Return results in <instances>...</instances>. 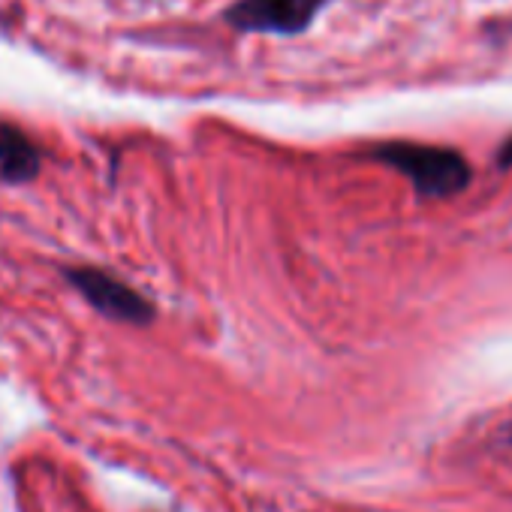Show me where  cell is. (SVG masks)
I'll return each mask as SVG.
<instances>
[{"label": "cell", "instance_id": "obj_2", "mask_svg": "<svg viewBox=\"0 0 512 512\" xmlns=\"http://www.w3.org/2000/svg\"><path fill=\"white\" fill-rule=\"evenodd\" d=\"M67 278L100 314L112 320L133 323V326H148L154 320L151 302H145L136 290H130L127 284H121L118 278L100 269H73L67 272Z\"/></svg>", "mask_w": 512, "mask_h": 512}, {"label": "cell", "instance_id": "obj_3", "mask_svg": "<svg viewBox=\"0 0 512 512\" xmlns=\"http://www.w3.org/2000/svg\"><path fill=\"white\" fill-rule=\"evenodd\" d=\"M323 0H238L226 19L238 31L263 34H299L305 31Z\"/></svg>", "mask_w": 512, "mask_h": 512}, {"label": "cell", "instance_id": "obj_5", "mask_svg": "<svg viewBox=\"0 0 512 512\" xmlns=\"http://www.w3.org/2000/svg\"><path fill=\"white\" fill-rule=\"evenodd\" d=\"M500 166H512V139L503 145V151H500Z\"/></svg>", "mask_w": 512, "mask_h": 512}, {"label": "cell", "instance_id": "obj_4", "mask_svg": "<svg viewBox=\"0 0 512 512\" xmlns=\"http://www.w3.org/2000/svg\"><path fill=\"white\" fill-rule=\"evenodd\" d=\"M37 172H40L37 145L22 130L0 124V181L22 184L37 178Z\"/></svg>", "mask_w": 512, "mask_h": 512}, {"label": "cell", "instance_id": "obj_1", "mask_svg": "<svg viewBox=\"0 0 512 512\" xmlns=\"http://www.w3.org/2000/svg\"><path fill=\"white\" fill-rule=\"evenodd\" d=\"M374 157L401 169L422 196H452L464 190L470 181L467 160L446 148L392 142V145H380Z\"/></svg>", "mask_w": 512, "mask_h": 512}]
</instances>
